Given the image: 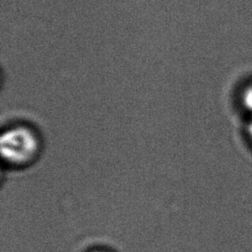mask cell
Returning <instances> with one entry per match:
<instances>
[{"label": "cell", "mask_w": 252, "mask_h": 252, "mask_svg": "<svg viewBox=\"0 0 252 252\" xmlns=\"http://www.w3.org/2000/svg\"><path fill=\"white\" fill-rule=\"evenodd\" d=\"M41 149L36 130L27 124H15L3 131L1 155L3 160L14 167H23L35 160Z\"/></svg>", "instance_id": "obj_1"}, {"label": "cell", "mask_w": 252, "mask_h": 252, "mask_svg": "<svg viewBox=\"0 0 252 252\" xmlns=\"http://www.w3.org/2000/svg\"><path fill=\"white\" fill-rule=\"evenodd\" d=\"M242 102L244 107L252 113V85L248 86L242 94Z\"/></svg>", "instance_id": "obj_2"}, {"label": "cell", "mask_w": 252, "mask_h": 252, "mask_svg": "<svg viewBox=\"0 0 252 252\" xmlns=\"http://www.w3.org/2000/svg\"><path fill=\"white\" fill-rule=\"evenodd\" d=\"M88 252H111V251H109L108 249H105V248H94Z\"/></svg>", "instance_id": "obj_3"}, {"label": "cell", "mask_w": 252, "mask_h": 252, "mask_svg": "<svg viewBox=\"0 0 252 252\" xmlns=\"http://www.w3.org/2000/svg\"><path fill=\"white\" fill-rule=\"evenodd\" d=\"M248 134H249V137H250V139H251V141H252V120H251V122L249 123V125H248Z\"/></svg>", "instance_id": "obj_4"}]
</instances>
